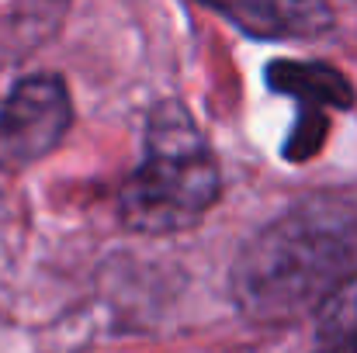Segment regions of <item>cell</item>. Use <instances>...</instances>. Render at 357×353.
I'll return each mask as SVG.
<instances>
[{
    "label": "cell",
    "instance_id": "1",
    "mask_svg": "<svg viewBox=\"0 0 357 353\" xmlns=\"http://www.w3.org/2000/svg\"><path fill=\"white\" fill-rule=\"evenodd\" d=\"M357 274V205L305 194L239 246L229 291L243 319L288 326L319 312Z\"/></svg>",
    "mask_w": 357,
    "mask_h": 353
},
{
    "label": "cell",
    "instance_id": "2",
    "mask_svg": "<svg viewBox=\"0 0 357 353\" xmlns=\"http://www.w3.org/2000/svg\"><path fill=\"white\" fill-rule=\"evenodd\" d=\"M222 194L219 159L184 104H156L146 121L142 163L119 191V219L142 235H170L198 226Z\"/></svg>",
    "mask_w": 357,
    "mask_h": 353
},
{
    "label": "cell",
    "instance_id": "3",
    "mask_svg": "<svg viewBox=\"0 0 357 353\" xmlns=\"http://www.w3.org/2000/svg\"><path fill=\"white\" fill-rule=\"evenodd\" d=\"M73 125V101L59 77H24L0 108V170L21 173L56 152Z\"/></svg>",
    "mask_w": 357,
    "mask_h": 353
},
{
    "label": "cell",
    "instance_id": "4",
    "mask_svg": "<svg viewBox=\"0 0 357 353\" xmlns=\"http://www.w3.org/2000/svg\"><path fill=\"white\" fill-rule=\"evenodd\" d=\"M226 17L250 38L260 42H298L330 31L333 10L326 0H191Z\"/></svg>",
    "mask_w": 357,
    "mask_h": 353
},
{
    "label": "cell",
    "instance_id": "5",
    "mask_svg": "<svg viewBox=\"0 0 357 353\" xmlns=\"http://www.w3.org/2000/svg\"><path fill=\"white\" fill-rule=\"evenodd\" d=\"M267 84L271 91L278 94H288L298 101V111L302 115H316V118H326L323 111L326 108H351L354 104V91L351 84L323 66V63H295V59H278L267 66Z\"/></svg>",
    "mask_w": 357,
    "mask_h": 353
},
{
    "label": "cell",
    "instance_id": "6",
    "mask_svg": "<svg viewBox=\"0 0 357 353\" xmlns=\"http://www.w3.org/2000/svg\"><path fill=\"white\" fill-rule=\"evenodd\" d=\"M309 353H357V274L316 312Z\"/></svg>",
    "mask_w": 357,
    "mask_h": 353
}]
</instances>
